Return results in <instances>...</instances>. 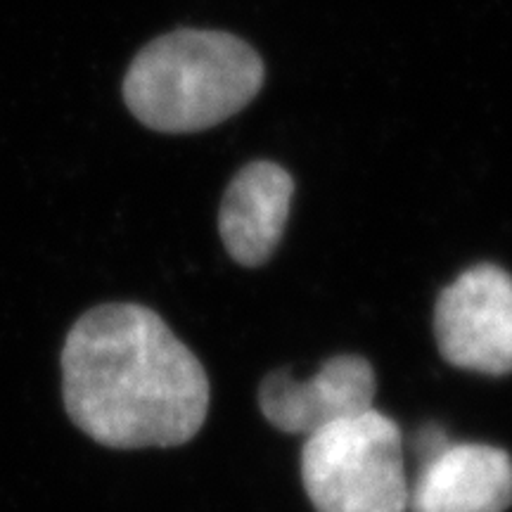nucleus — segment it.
I'll use <instances>...</instances> for the list:
<instances>
[{"instance_id": "f257e3e1", "label": "nucleus", "mask_w": 512, "mask_h": 512, "mask_svg": "<svg viewBox=\"0 0 512 512\" xmlns=\"http://www.w3.org/2000/svg\"><path fill=\"white\" fill-rule=\"evenodd\" d=\"M60 368L69 420L102 446H181L207 418L202 363L147 306L83 313L64 337Z\"/></svg>"}, {"instance_id": "7ed1b4c3", "label": "nucleus", "mask_w": 512, "mask_h": 512, "mask_svg": "<svg viewBox=\"0 0 512 512\" xmlns=\"http://www.w3.org/2000/svg\"><path fill=\"white\" fill-rule=\"evenodd\" d=\"M302 482L316 512H408L399 425L373 408L311 434Z\"/></svg>"}, {"instance_id": "423d86ee", "label": "nucleus", "mask_w": 512, "mask_h": 512, "mask_svg": "<svg viewBox=\"0 0 512 512\" xmlns=\"http://www.w3.org/2000/svg\"><path fill=\"white\" fill-rule=\"evenodd\" d=\"M512 505V458L486 444H448L418 465L408 512H505Z\"/></svg>"}, {"instance_id": "f03ea898", "label": "nucleus", "mask_w": 512, "mask_h": 512, "mask_svg": "<svg viewBox=\"0 0 512 512\" xmlns=\"http://www.w3.org/2000/svg\"><path fill=\"white\" fill-rule=\"evenodd\" d=\"M264 86V62L233 34L178 29L133 57L124 100L159 133H195L245 110Z\"/></svg>"}, {"instance_id": "0eeeda50", "label": "nucleus", "mask_w": 512, "mask_h": 512, "mask_svg": "<svg viewBox=\"0 0 512 512\" xmlns=\"http://www.w3.org/2000/svg\"><path fill=\"white\" fill-rule=\"evenodd\" d=\"M294 181L280 164L252 162L228 185L219 211L221 240L240 266L256 268L271 259L283 240Z\"/></svg>"}, {"instance_id": "20e7f679", "label": "nucleus", "mask_w": 512, "mask_h": 512, "mask_svg": "<svg viewBox=\"0 0 512 512\" xmlns=\"http://www.w3.org/2000/svg\"><path fill=\"white\" fill-rule=\"evenodd\" d=\"M434 337L451 366L512 373V275L494 264L460 273L434 306Z\"/></svg>"}, {"instance_id": "6e6552de", "label": "nucleus", "mask_w": 512, "mask_h": 512, "mask_svg": "<svg viewBox=\"0 0 512 512\" xmlns=\"http://www.w3.org/2000/svg\"><path fill=\"white\" fill-rule=\"evenodd\" d=\"M451 444V441L446 439V432L441 430L439 425H427L422 427V430L415 434V456H418V463L422 465L425 460H430L437 456V453L444 451V448Z\"/></svg>"}, {"instance_id": "39448f33", "label": "nucleus", "mask_w": 512, "mask_h": 512, "mask_svg": "<svg viewBox=\"0 0 512 512\" xmlns=\"http://www.w3.org/2000/svg\"><path fill=\"white\" fill-rule=\"evenodd\" d=\"M375 370L363 356H335L309 380L287 370L266 375L259 387V408L275 430L311 437L335 422L373 411Z\"/></svg>"}]
</instances>
